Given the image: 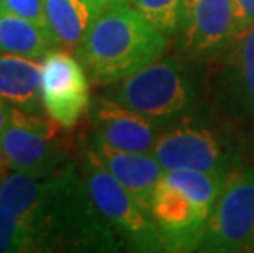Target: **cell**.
Segmentation results:
<instances>
[{"mask_svg": "<svg viewBox=\"0 0 254 253\" xmlns=\"http://www.w3.org/2000/svg\"><path fill=\"white\" fill-rule=\"evenodd\" d=\"M122 249L74 163L46 177L13 171L0 181V253Z\"/></svg>", "mask_w": 254, "mask_h": 253, "instance_id": "obj_1", "label": "cell"}, {"mask_svg": "<svg viewBox=\"0 0 254 253\" xmlns=\"http://www.w3.org/2000/svg\"><path fill=\"white\" fill-rule=\"evenodd\" d=\"M167 50L169 36L125 2L102 10L75 48V56L90 83L112 85L158 61Z\"/></svg>", "mask_w": 254, "mask_h": 253, "instance_id": "obj_2", "label": "cell"}, {"mask_svg": "<svg viewBox=\"0 0 254 253\" xmlns=\"http://www.w3.org/2000/svg\"><path fill=\"white\" fill-rule=\"evenodd\" d=\"M203 64L181 53L164 55L112 84L109 97L141 114L163 130L177 118L202 109L208 90Z\"/></svg>", "mask_w": 254, "mask_h": 253, "instance_id": "obj_3", "label": "cell"}, {"mask_svg": "<svg viewBox=\"0 0 254 253\" xmlns=\"http://www.w3.org/2000/svg\"><path fill=\"white\" fill-rule=\"evenodd\" d=\"M151 153L164 169L230 174L240 160V143L225 122L200 109L164 127Z\"/></svg>", "mask_w": 254, "mask_h": 253, "instance_id": "obj_4", "label": "cell"}, {"mask_svg": "<svg viewBox=\"0 0 254 253\" xmlns=\"http://www.w3.org/2000/svg\"><path fill=\"white\" fill-rule=\"evenodd\" d=\"M79 169L97 209L120 237L127 250L139 253L164 252L154 220L107 169L89 140L80 153Z\"/></svg>", "mask_w": 254, "mask_h": 253, "instance_id": "obj_5", "label": "cell"}, {"mask_svg": "<svg viewBox=\"0 0 254 253\" xmlns=\"http://www.w3.org/2000/svg\"><path fill=\"white\" fill-rule=\"evenodd\" d=\"M43 114H30L13 107L0 148L8 168L35 177H46L67 165V150L58 128Z\"/></svg>", "mask_w": 254, "mask_h": 253, "instance_id": "obj_6", "label": "cell"}, {"mask_svg": "<svg viewBox=\"0 0 254 253\" xmlns=\"http://www.w3.org/2000/svg\"><path fill=\"white\" fill-rule=\"evenodd\" d=\"M254 235V168L226 176L197 252H248Z\"/></svg>", "mask_w": 254, "mask_h": 253, "instance_id": "obj_7", "label": "cell"}, {"mask_svg": "<svg viewBox=\"0 0 254 253\" xmlns=\"http://www.w3.org/2000/svg\"><path fill=\"white\" fill-rule=\"evenodd\" d=\"M176 45L181 55L215 63L238 38L233 0H182Z\"/></svg>", "mask_w": 254, "mask_h": 253, "instance_id": "obj_8", "label": "cell"}, {"mask_svg": "<svg viewBox=\"0 0 254 253\" xmlns=\"http://www.w3.org/2000/svg\"><path fill=\"white\" fill-rule=\"evenodd\" d=\"M77 56L53 48L41 58V100L46 115L72 128L90 109V85Z\"/></svg>", "mask_w": 254, "mask_h": 253, "instance_id": "obj_9", "label": "cell"}, {"mask_svg": "<svg viewBox=\"0 0 254 253\" xmlns=\"http://www.w3.org/2000/svg\"><path fill=\"white\" fill-rule=\"evenodd\" d=\"M208 87L215 112L228 120L254 123V26L220 58Z\"/></svg>", "mask_w": 254, "mask_h": 253, "instance_id": "obj_10", "label": "cell"}, {"mask_svg": "<svg viewBox=\"0 0 254 253\" xmlns=\"http://www.w3.org/2000/svg\"><path fill=\"white\" fill-rule=\"evenodd\" d=\"M149 214L158 227L164 252H197L210 217L184 192L161 179L154 189Z\"/></svg>", "mask_w": 254, "mask_h": 253, "instance_id": "obj_11", "label": "cell"}, {"mask_svg": "<svg viewBox=\"0 0 254 253\" xmlns=\"http://www.w3.org/2000/svg\"><path fill=\"white\" fill-rule=\"evenodd\" d=\"M94 135L127 152H153L161 128L112 97H99L90 105Z\"/></svg>", "mask_w": 254, "mask_h": 253, "instance_id": "obj_12", "label": "cell"}, {"mask_svg": "<svg viewBox=\"0 0 254 253\" xmlns=\"http://www.w3.org/2000/svg\"><path fill=\"white\" fill-rule=\"evenodd\" d=\"M89 142L107 169L133 196L143 211L149 214L154 189L164 174V168L154 155L151 152H127L115 148L95 135Z\"/></svg>", "mask_w": 254, "mask_h": 253, "instance_id": "obj_13", "label": "cell"}, {"mask_svg": "<svg viewBox=\"0 0 254 253\" xmlns=\"http://www.w3.org/2000/svg\"><path fill=\"white\" fill-rule=\"evenodd\" d=\"M0 97L30 114H43L41 64L12 53L0 55Z\"/></svg>", "mask_w": 254, "mask_h": 253, "instance_id": "obj_14", "label": "cell"}, {"mask_svg": "<svg viewBox=\"0 0 254 253\" xmlns=\"http://www.w3.org/2000/svg\"><path fill=\"white\" fill-rule=\"evenodd\" d=\"M43 3L58 46L74 51L107 7L100 0H43Z\"/></svg>", "mask_w": 254, "mask_h": 253, "instance_id": "obj_15", "label": "cell"}, {"mask_svg": "<svg viewBox=\"0 0 254 253\" xmlns=\"http://www.w3.org/2000/svg\"><path fill=\"white\" fill-rule=\"evenodd\" d=\"M58 46L51 31L0 5V51L41 59Z\"/></svg>", "mask_w": 254, "mask_h": 253, "instance_id": "obj_16", "label": "cell"}, {"mask_svg": "<svg viewBox=\"0 0 254 253\" xmlns=\"http://www.w3.org/2000/svg\"><path fill=\"white\" fill-rule=\"evenodd\" d=\"M225 173L198 169H164L163 179L184 192L205 215H212L215 202L226 181Z\"/></svg>", "mask_w": 254, "mask_h": 253, "instance_id": "obj_17", "label": "cell"}, {"mask_svg": "<svg viewBox=\"0 0 254 253\" xmlns=\"http://www.w3.org/2000/svg\"><path fill=\"white\" fill-rule=\"evenodd\" d=\"M128 3L159 31L169 38L174 36L179 25L182 0H128Z\"/></svg>", "mask_w": 254, "mask_h": 253, "instance_id": "obj_18", "label": "cell"}, {"mask_svg": "<svg viewBox=\"0 0 254 253\" xmlns=\"http://www.w3.org/2000/svg\"><path fill=\"white\" fill-rule=\"evenodd\" d=\"M0 5H3L5 8L10 12L20 15L26 20L33 21V23L40 25L41 28H45L48 31L50 25H48L46 12H45V3L43 0H0ZM55 36V35H53Z\"/></svg>", "mask_w": 254, "mask_h": 253, "instance_id": "obj_19", "label": "cell"}, {"mask_svg": "<svg viewBox=\"0 0 254 253\" xmlns=\"http://www.w3.org/2000/svg\"><path fill=\"white\" fill-rule=\"evenodd\" d=\"M238 36L254 26V0H233Z\"/></svg>", "mask_w": 254, "mask_h": 253, "instance_id": "obj_20", "label": "cell"}, {"mask_svg": "<svg viewBox=\"0 0 254 253\" xmlns=\"http://www.w3.org/2000/svg\"><path fill=\"white\" fill-rule=\"evenodd\" d=\"M12 109H13V105H10L7 100L0 97V138H2L5 128H7V123L10 120Z\"/></svg>", "mask_w": 254, "mask_h": 253, "instance_id": "obj_21", "label": "cell"}, {"mask_svg": "<svg viewBox=\"0 0 254 253\" xmlns=\"http://www.w3.org/2000/svg\"><path fill=\"white\" fill-rule=\"evenodd\" d=\"M8 163H7V160H5V155L2 152V148H0V181L3 179L5 176H7V171H8Z\"/></svg>", "mask_w": 254, "mask_h": 253, "instance_id": "obj_22", "label": "cell"}, {"mask_svg": "<svg viewBox=\"0 0 254 253\" xmlns=\"http://www.w3.org/2000/svg\"><path fill=\"white\" fill-rule=\"evenodd\" d=\"M100 2H104L105 5H115V3H125L128 0H100Z\"/></svg>", "mask_w": 254, "mask_h": 253, "instance_id": "obj_23", "label": "cell"}, {"mask_svg": "<svg viewBox=\"0 0 254 253\" xmlns=\"http://www.w3.org/2000/svg\"><path fill=\"white\" fill-rule=\"evenodd\" d=\"M248 252H254V235L251 239V244H250V249H248Z\"/></svg>", "mask_w": 254, "mask_h": 253, "instance_id": "obj_24", "label": "cell"}]
</instances>
